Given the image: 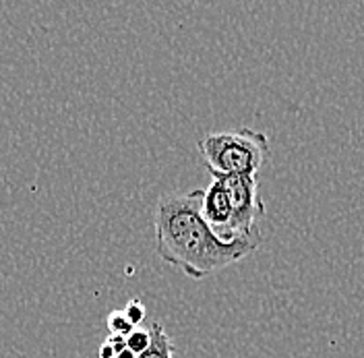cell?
<instances>
[{
	"label": "cell",
	"instance_id": "cell-1",
	"mask_svg": "<svg viewBox=\"0 0 364 358\" xmlns=\"http://www.w3.org/2000/svg\"><path fill=\"white\" fill-rule=\"evenodd\" d=\"M154 230L159 259L191 280H203L242 261L263 241L261 230L242 241H222L205 220L203 189L164 193L156 205Z\"/></svg>",
	"mask_w": 364,
	"mask_h": 358
},
{
	"label": "cell",
	"instance_id": "cell-2",
	"mask_svg": "<svg viewBox=\"0 0 364 358\" xmlns=\"http://www.w3.org/2000/svg\"><path fill=\"white\" fill-rule=\"evenodd\" d=\"M269 149V137L249 127L209 133L199 141V154L211 177H257Z\"/></svg>",
	"mask_w": 364,
	"mask_h": 358
},
{
	"label": "cell",
	"instance_id": "cell-3",
	"mask_svg": "<svg viewBox=\"0 0 364 358\" xmlns=\"http://www.w3.org/2000/svg\"><path fill=\"white\" fill-rule=\"evenodd\" d=\"M203 216L213 228V232L228 243H234L230 238V226H232V201L228 195L226 184L220 179L203 189ZM242 241V238H240Z\"/></svg>",
	"mask_w": 364,
	"mask_h": 358
},
{
	"label": "cell",
	"instance_id": "cell-4",
	"mask_svg": "<svg viewBox=\"0 0 364 358\" xmlns=\"http://www.w3.org/2000/svg\"><path fill=\"white\" fill-rule=\"evenodd\" d=\"M149 332H151V344L143 354H139V358H174L176 348H174L172 337L164 330V325L156 321V323H151Z\"/></svg>",
	"mask_w": 364,
	"mask_h": 358
},
{
	"label": "cell",
	"instance_id": "cell-5",
	"mask_svg": "<svg viewBox=\"0 0 364 358\" xmlns=\"http://www.w3.org/2000/svg\"><path fill=\"white\" fill-rule=\"evenodd\" d=\"M106 325H108L110 336L129 337V334L136 330L135 325L127 319L124 311H112V313L108 315V319H106Z\"/></svg>",
	"mask_w": 364,
	"mask_h": 358
},
{
	"label": "cell",
	"instance_id": "cell-6",
	"mask_svg": "<svg viewBox=\"0 0 364 358\" xmlns=\"http://www.w3.org/2000/svg\"><path fill=\"white\" fill-rule=\"evenodd\" d=\"M151 344V332L149 330H141L136 327L135 332H131L127 337V348L133 350L135 354H143Z\"/></svg>",
	"mask_w": 364,
	"mask_h": 358
},
{
	"label": "cell",
	"instance_id": "cell-7",
	"mask_svg": "<svg viewBox=\"0 0 364 358\" xmlns=\"http://www.w3.org/2000/svg\"><path fill=\"white\" fill-rule=\"evenodd\" d=\"M124 311V315H127V319L135 325V327H139L143 321H145V315H147V309H145V305L139 300V298H133V300H129V305L122 309Z\"/></svg>",
	"mask_w": 364,
	"mask_h": 358
},
{
	"label": "cell",
	"instance_id": "cell-8",
	"mask_svg": "<svg viewBox=\"0 0 364 358\" xmlns=\"http://www.w3.org/2000/svg\"><path fill=\"white\" fill-rule=\"evenodd\" d=\"M108 342L114 346V350H116V357L127 348V337L122 336H108Z\"/></svg>",
	"mask_w": 364,
	"mask_h": 358
},
{
	"label": "cell",
	"instance_id": "cell-9",
	"mask_svg": "<svg viewBox=\"0 0 364 358\" xmlns=\"http://www.w3.org/2000/svg\"><path fill=\"white\" fill-rule=\"evenodd\" d=\"M97 357L100 358H116V350H114V346L106 339L102 346H100V352H97Z\"/></svg>",
	"mask_w": 364,
	"mask_h": 358
},
{
	"label": "cell",
	"instance_id": "cell-10",
	"mask_svg": "<svg viewBox=\"0 0 364 358\" xmlns=\"http://www.w3.org/2000/svg\"><path fill=\"white\" fill-rule=\"evenodd\" d=\"M116 358H139V354H135V352H133V350H129V348H124V350H122V352H120Z\"/></svg>",
	"mask_w": 364,
	"mask_h": 358
}]
</instances>
